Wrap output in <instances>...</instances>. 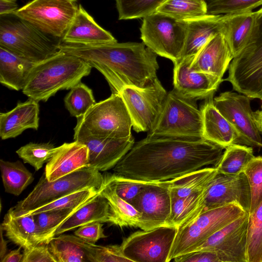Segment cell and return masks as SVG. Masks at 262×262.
Listing matches in <instances>:
<instances>
[{
    "label": "cell",
    "mask_w": 262,
    "mask_h": 262,
    "mask_svg": "<svg viewBox=\"0 0 262 262\" xmlns=\"http://www.w3.org/2000/svg\"><path fill=\"white\" fill-rule=\"evenodd\" d=\"M233 58L224 35L220 33L211 38L202 48L190 67L195 71L223 79Z\"/></svg>",
    "instance_id": "cell-21"
},
{
    "label": "cell",
    "mask_w": 262,
    "mask_h": 262,
    "mask_svg": "<svg viewBox=\"0 0 262 262\" xmlns=\"http://www.w3.org/2000/svg\"><path fill=\"white\" fill-rule=\"evenodd\" d=\"M176 262H221L214 251L197 250L180 255L173 259Z\"/></svg>",
    "instance_id": "cell-49"
},
{
    "label": "cell",
    "mask_w": 262,
    "mask_h": 262,
    "mask_svg": "<svg viewBox=\"0 0 262 262\" xmlns=\"http://www.w3.org/2000/svg\"><path fill=\"white\" fill-rule=\"evenodd\" d=\"M36 62L0 47V82L8 88L23 90Z\"/></svg>",
    "instance_id": "cell-30"
},
{
    "label": "cell",
    "mask_w": 262,
    "mask_h": 262,
    "mask_svg": "<svg viewBox=\"0 0 262 262\" xmlns=\"http://www.w3.org/2000/svg\"><path fill=\"white\" fill-rule=\"evenodd\" d=\"M64 102L71 115L77 118L84 115L96 103L92 90L81 82L70 90Z\"/></svg>",
    "instance_id": "cell-39"
},
{
    "label": "cell",
    "mask_w": 262,
    "mask_h": 262,
    "mask_svg": "<svg viewBox=\"0 0 262 262\" xmlns=\"http://www.w3.org/2000/svg\"><path fill=\"white\" fill-rule=\"evenodd\" d=\"M254 157L252 147L232 144L225 148L220 160L214 167L219 173L238 174L243 172L248 164Z\"/></svg>",
    "instance_id": "cell-34"
},
{
    "label": "cell",
    "mask_w": 262,
    "mask_h": 262,
    "mask_svg": "<svg viewBox=\"0 0 262 262\" xmlns=\"http://www.w3.org/2000/svg\"><path fill=\"white\" fill-rule=\"evenodd\" d=\"M217 173L214 167L202 168L166 182L171 196L186 197L204 189Z\"/></svg>",
    "instance_id": "cell-32"
},
{
    "label": "cell",
    "mask_w": 262,
    "mask_h": 262,
    "mask_svg": "<svg viewBox=\"0 0 262 262\" xmlns=\"http://www.w3.org/2000/svg\"><path fill=\"white\" fill-rule=\"evenodd\" d=\"M1 227L10 241L24 250L43 244L32 214L16 216L9 210Z\"/></svg>",
    "instance_id": "cell-27"
},
{
    "label": "cell",
    "mask_w": 262,
    "mask_h": 262,
    "mask_svg": "<svg viewBox=\"0 0 262 262\" xmlns=\"http://www.w3.org/2000/svg\"><path fill=\"white\" fill-rule=\"evenodd\" d=\"M2 181L6 192L19 195L34 181L32 173L19 161L0 160Z\"/></svg>",
    "instance_id": "cell-33"
},
{
    "label": "cell",
    "mask_w": 262,
    "mask_h": 262,
    "mask_svg": "<svg viewBox=\"0 0 262 262\" xmlns=\"http://www.w3.org/2000/svg\"><path fill=\"white\" fill-rule=\"evenodd\" d=\"M249 217V213H245L210 236L195 251H214L221 262H248Z\"/></svg>",
    "instance_id": "cell-16"
},
{
    "label": "cell",
    "mask_w": 262,
    "mask_h": 262,
    "mask_svg": "<svg viewBox=\"0 0 262 262\" xmlns=\"http://www.w3.org/2000/svg\"><path fill=\"white\" fill-rule=\"evenodd\" d=\"M207 187L186 197L171 196L169 225L178 228L194 217L199 212Z\"/></svg>",
    "instance_id": "cell-35"
},
{
    "label": "cell",
    "mask_w": 262,
    "mask_h": 262,
    "mask_svg": "<svg viewBox=\"0 0 262 262\" xmlns=\"http://www.w3.org/2000/svg\"><path fill=\"white\" fill-rule=\"evenodd\" d=\"M74 139L88 147L90 167L100 171L114 168L135 144L132 135L124 138L92 136L78 122L74 128Z\"/></svg>",
    "instance_id": "cell-18"
},
{
    "label": "cell",
    "mask_w": 262,
    "mask_h": 262,
    "mask_svg": "<svg viewBox=\"0 0 262 262\" xmlns=\"http://www.w3.org/2000/svg\"><path fill=\"white\" fill-rule=\"evenodd\" d=\"M141 39L157 55L173 63L182 58L187 33V21L156 12L143 18Z\"/></svg>",
    "instance_id": "cell-9"
},
{
    "label": "cell",
    "mask_w": 262,
    "mask_h": 262,
    "mask_svg": "<svg viewBox=\"0 0 262 262\" xmlns=\"http://www.w3.org/2000/svg\"><path fill=\"white\" fill-rule=\"evenodd\" d=\"M61 42L13 13L0 15V47L19 56L42 61L59 52Z\"/></svg>",
    "instance_id": "cell-4"
},
{
    "label": "cell",
    "mask_w": 262,
    "mask_h": 262,
    "mask_svg": "<svg viewBox=\"0 0 262 262\" xmlns=\"http://www.w3.org/2000/svg\"><path fill=\"white\" fill-rule=\"evenodd\" d=\"M67 43L93 46L117 42L108 31L100 27L79 5L72 23L62 37Z\"/></svg>",
    "instance_id": "cell-22"
},
{
    "label": "cell",
    "mask_w": 262,
    "mask_h": 262,
    "mask_svg": "<svg viewBox=\"0 0 262 262\" xmlns=\"http://www.w3.org/2000/svg\"><path fill=\"white\" fill-rule=\"evenodd\" d=\"M261 262H262V259H261Z\"/></svg>",
    "instance_id": "cell-55"
},
{
    "label": "cell",
    "mask_w": 262,
    "mask_h": 262,
    "mask_svg": "<svg viewBox=\"0 0 262 262\" xmlns=\"http://www.w3.org/2000/svg\"><path fill=\"white\" fill-rule=\"evenodd\" d=\"M21 262H57L48 244H40L24 250Z\"/></svg>",
    "instance_id": "cell-47"
},
{
    "label": "cell",
    "mask_w": 262,
    "mask_h": 262,
    "mask_svg": "<svg viewBox=\"0 0 262 262\" xmlns=\"http://www.w3.org/2000/svg\"><path fill=\"white\" fill-rule=\"evenodd\" d=\"M93 245L75 235L62 234L48 243L57 262H93Z\"/></svg>",
    "instance_id": "cell-28"
},
{
    "label": "cell",
    "mask_w": 262,
    "mask_h": 262,
    "mask_svg": "<svg viewBox=\"0 0 262 262\" xmlns=\"http://www.w3.org/2000/svg\"><path fill=\"white\" fill-rule=\"evenodd\" d=\"M177 230L168 225L136 231L123 240L122 253L132 262H168Z\"/></svg>",
    "instance_id": "cell-14"
},
{
    "label": "cell",
    "mask_w": 262,
    "mask_h": 262,
    "mask_svg": "<svg viewBox=\"0 0 262 262\" xmlns=\"http://www.w3.org/2000/svg\"><path fill=\"white\" fill-rule=\"evenodd\" d=\"M224 149L204 138L147 136L134 144L113 171L144 182H163L215 166Z\"/></svg>",
    "instance_id": "cell-1"
},
{
    "label": "cell",
    "mask_w": 262,
    "mask_h": 262,
    "mask_svg": "<svg viewBox=\"0 0 262 262\" xmlns=\"http://www.w3.org/2000/svg\"><path fill=\"white\" fill-rule=\"evenodd\" d=\"M89 166L88 147L74 140L56 147L52 157L47 162L45 173L47 180L52 182Z\"/></svg>",
    "instance_id": "cell-20"
},
{
    "label": "cell",
    "mask_w": 262,
    "mask_h": 262,
    "mask_svg": "<svg viewBox=\"0 0 262 262\" xmlns=\"http://www.w3.org/2000/svg\"><path fill=\"white\" fill-rule=\"evenodd\" d=\"M77 119L94 137L124 138L132 135V119L119 93H112L108 98L96 103Z\"/></svg>",
    "instance_id": "cell-10"
},
{
    "label": "cell",
    "mask_w": 262,
    "mask_h": 262,
    "mask_svg": "<svg viewBox=\"0 0 262 262\" xmlns=\"http://www.w3.org/2000/svg\"><path fill=\"white\" fill-rule=\"evenodd\" d=\"M98 193L108 201L111 211L110 224L120 228H140V213L130 204L121 198L115 190L103 181Z\"/></svg>",
    "instance_id": "cell-31"
},
{
    "label": "cell",
    "mask_w": 262,
    "mask_h": 262,
    "mask_svg": "<svg viewBox=\"0 0 262 262\" xmlns=\"http://www.w3.org/2000/svg\"><path fill=\"white\" fill-rule=\"evenodd\" d=\"M130 116L134 130L148 132L162 110L167 92L156 77L144 87L127 86L119 93Z\"/></svg>",
    "instance_id": "cell-12"
},
{
    "label": "cell",
    "mask_w": 262,
    "mask_h": 262,
    "mask_svg": "<svg viewBox=\"0 0 262 262\" xmlns=\"http://www.w3.org/2000/svg\"><path fill=\"white\" fill-rule=\"evenodd\" d=\"M78 8L72 0H32L13 14L43 33L62 39Z\"/></svg>",
    "instance_id": "cell-11"
},
{
    "label": "cell",
    "mask_w": 262,
    "mask_h": 262,
    "mask_svg": "<svg viewBox=\"0 0 262 262\" xmlns=\"http://www.w3.org/2000/svg\"><path fill=\"white\" fill-rule=\"evenodd\" d=\"M250 99L238 92L226 91L213 98V103L236 132L238 137L237 144L261 148V133Z\"/></svg>",
    "instance_id": "cell-13"
},
{
    "label": "cell",
    "mask_w": 262,
    "mask_h": 262,
    "mask_svg": "<svg viewBox=\"0 0 262 262\" xmlns=\"http://www.w3.org/2000/svg\"><path fill=\"white\" fill-rule=\"evenodd\" d=\"M1 228V244H0V259L1 261L3 259L4 257L6 254L7 252V242L4 239L3 236V229L0 227Z\"/></svg>",
    "instance_id": "cell-52"
},
{
    "label": "cell",
    "mask_w": 262,
    "mask_h": 262,
    "mask_svg": "<svg viewBox=\"0 0 262 262\" xmlns=\"http://www.w3.org/2000/svg\"><path fill=\"white\" fill-rule=\"evenodd\" d=\"M156 12L187 21L206 15L207 3L205 0H165Z\"/></svg>",
    "instance_id": "cell-36"
},
{
    "label": "cell",
    "mask_w": 262,
    "mask_h": 262,
    "mask_svg": "<svg viewBox=\"0 0 262 262\" xmlns=\"http://www.w3.org/2000/svg\"><path fill=\"white\" fill-rule=\"evenodd\" d=\"M14 250L6 254L1 262H21L23 254L20 253V248Z\"/></svg>",
    "instance_id": "cell-51"
},
{
    "label": "cell",
    "mask_w": 262,
    "mask_h": 262,
    "mask_svg": "<svg viewBox=\"0 0 262 262\" xmlns=\"http://www.w3.org/2000/svg\"><path fill=\"white\" fill-rule=\"evenodd\" d=\"M120 20L141 18L156 12L165 0H115Z\"/></svg>",
    "instance_id": "cell-40"
},
{
    "label": "cell",
    "mask_w": 262,
    "mask_h": 262,
    "mask_svg": "<svg viewBox=\"0 0 262 262\" xmlns=\"http://www.w3.org/2000/svg\"><path fill=\"white\" fill-rule=\"evenodd\" d=\"M103 181L100 171L90 166L52 182L47 180L44 172L29 195L9 210L14 216H22L73 192L88 188L99 189Z\"/></svg>",
    "instance_id": "cell-6"
},
{
    "label": "cell",
    "mask_w": 262,
    "mask_h": 262,
    "mask_svg": "<svg viewBox=\"0 0 262 262\" xmlns=\"http://www.w3.org/2000/svg\"><path fill=\"white\" fill-rule=\"evenodd\" d=\"M194 58H182L173 63V89L182 96L194 100L207 99L217 90L223 79L193 70Z\"/></svg>",
    "instance_id": "cell-19"
},
{
    "label": "cell",
    "mask_w": 262,
    "mask_h": 262,
    "mask_svg": "<svg viewBox=\"0 0 262 262\" xmlns=\"http://www.w3.org/2000/svg\"><path fill=\"white\" fill-rule=\"evenodd\" d=\"M38 102L29 98L19 102L11 111L0 114V136L2 140L13 138L27 129L39 126Z\"/></svg>",
    "instance_id": "cell-23"
},
{
    "label": "cell",
    "mask_w": 262,
    "mask_h": 262,
    "mask_svg": "<svg viewBox=\"0 0 262 262\" xmlns=\"http://www.w3.org/2000/svg\"><path fill=\"white\" fill-rule=\"evenodd\" d=\"M186 21L187 33L181 59L194 58L211 38L224 32L223 15L206 14Z\"/></svg>",
    "instance_id": "cell-24"
},
{
    "label": "cell",
    "mask_w": 262,
    "mask_h": 262,
    "mask_svg": "<svg viewBox=\"0 0 262 262\" xmlns=\"http://www.w3.org/2000/svg\"><path fill=\"white\" fill-rule=\"evenodd\" d=\"M256 11L252 34L245 48L232 59L224 80L236 92L262 100V7Z\"/></svg>",
    "instance_id": "cell-8"
},
{
    "label": "cell",
    "mask_w": 262,
    "mask_h": 262,
    "mask_svg": "<svg viewBox=\"0 0 262 262\" xmlns=\"http://www.w3.org/2000/svg\"><path fill=\"white\" fill-rule=\"evenodd\" d=\"M248 262L262 259V201L249 213L247 237Z\"/></svg>",
    "instance_id": "cell-38"
},
{
    "label": "cell",
    "mask_w": 262,
    "mask_h": 262,
    "mask_svg": "<svg viewBox=\"0 0 262 262\" xmlns=\"http://www.w3.org/2000/svg\"><path fill=\"white\" fill-rule=\"evenodd\" d=\"M93 262L130 261L123 254L121 245L99 246L93 247Z\"/></svg>",
    "instance_id": "cell-46"
},
{
    "label": "cell",
    "mask_w": 262,
    "mask_h": 262,
    "mask_svg": "<svg viewBox=\"0 0 262 262\" xmlns=\"http://www.w3.org/2000/svg\"><path fill=\"white\" fill-rule=\"evenodd\" d=\"M254 114L258 127L262 133V110H257L254 112Z\"/></svg>",
    "instance_id": "cell-53"
},
{
    "label": "cell",
    "mask_w": 262,
    "mask_h": 262,
    "mask_svg": "<svg viewBox=\"0 0 262 262\" xmlns=\"http://www.w3.org/2000/svg\"><path fill=\"white\" fill-rule=\"evenodd\" d=\"M261 110H262V105H261Z\"/></svg>",
    "instance_id": "cell-54"
},
{
    "label": "cell",
    "mask_w": 262,
    "mask_h": 262,
    "mask_svg": "<svg viewBox=\"0 0 262 262\" xmlns=\"http://www.w3.org/2000/svg\"><path fill=\"white\" fill-rule=\"evenodd\" d=\"M60 51L79 57L99 71L112 93H120L127 86L144 87L157 77V55L143 42L84 46L62 41Z\"/></svg>",
    "instance_id": "cell-2"
},
{
    "label": "cell",
    "mask_w": 262,
    "mask_h": 262,
    "mask_svg": "<svg viewBox=\"0 0 262 262\" xmlns=\"http://www.w3.org/2000/svg\"><path fill=\"white\" fill-rule=\"evenodd\" d=\"M206 1V0H205Z\"/></svg>",
    "instance_id": "cell-56"
},
{
    "label": "cell",
    "mask_w": 262,
    "mask_h": 262,
    "mask_svg": "<svg viewBox=\"0 0 262 262\" xmlns=\"http://www.w3.org/2000/svg\"><path fill=\"white\" fill-rule=\"evenodd\" d=\"M132 205L140 213L141 229L148 230L169 225L171 195L166 181L148 182Z\"/></svg>",
    "instance_id": "cell-17"
},
{
    "label": "cell",
    "mask_w": 262,
    "mask_h": 262,
    "mask_svg": "<svg viewBox=\"0 0 262 262\" xmlns=\"http://www.w3.org/2000/svg\"><path fill=\"white\" fill-rule=\"evenodd\" d=\"M92 68L79 57L60 51L34 64L22 91L38 102H46L59 91L70 90L81 82Z\"/></svg>",
    "instance_id": "cell-3"
},
{
    "label": "cell",
    "mask_w": 262,
    "mask_h": 262,
    "mask_svg": "<svg viewBox=\"0 0 262 262\" xmlns=\"http://www.w3.org/2000/svg\"><path fill=\"white\" fill-rule=\"evenodd\" d=\"M103 181L112 187L123 200L132 205L135 199L148 182L128 178L115 173H105Z\"/></svg>",
    "instance_id": "cell-44"
},
{
    "label": "cell",
    "mask_w": 262,
    "mask_h": 262,
    "mask_svg": "<svg viewBox=\"0 0 262 262\" xmlns=\"http://www.w3.org/2000/svg\"><path fill=\"white\" fill-rule=\"evenodd\" d=\"M261 5L262 0H210L207 3V15H227L251 12Z\"/></svg>",
    "instance_id": "cell-43"
},
{
    "label": "cell",
    "mask_w": 262,
    "mask_h": 262,
    "mask_svg": "<svg viewBox=\"0 0 262 262\" xmlns=\"http://www.w3.org/2000/svg\"><path fill=\"white\" fill-rule=\"evenodd\" d=\"M83 205L73 208L52 210L32 214L42 243L48 244L50 241L55 237V233L58 228Z\"/></svg>",
    "instance_id": "cell-37"
},
{
    "label": "cell",
    "mask_w": 262,
    "mask_h": 262,
    "mask_svg": "<svg viewBox=\"0 0 262 262\" xmlns=\"http://www.w3.org/2000/svg\"><path fill=\"white\" fill-rule=\"evenodd\" d=\"M111 211L107 200L98 194L66 220L57 229L59 235L77 227L94 223H110Z\"/></svg>",
    "instance_id": "cell-29"
},
{
    "label": "cell",
    "mask_w": 262,
    "mask_h": 262,
    "mask_svg": "<svg viewBox=\"0 0 262 262\" xmlns=\"http://www.w3.org/2000/svg\"><path fill=\"white\" fill-rule=\"evenodd\" d=\"M56 147L50 143H29L16 151L24 163L33 166L35 171L42 168L54 154Z\"/></svg>",
    "instance_id": "cell-41"
},
{
    "label": "cell",
    "mask_w": 262,
    "mask_h": 262,
    "mask_svg": "<svg viewBox=\"0 0 262 262\" xmlns=\"http://www.w3.org/2000/svg\"><path fill=\"white\" fill-rule=\"evenodd\" d=\"M250 203V187L244 172L234 175L217 172L206 188L199 213L231 204L237 205L249 213Z\"/></svg>",
    "instance_id": "cell-15"
},
{
    "label": "cell",
    "mask_w": 262,
    "mask_h": 262,
    "mask_svg": "<svg viewBox=\"0 0 262 262\" xmlns=\"http://www.w3.org/2000/svg\"><path fill=\"white\" fill-rule=\"evenodd\" d=\"M246 174L250 189L251 213L262 201V157H255L246 166Z\"/></svg>",
    "instance_id": "cell-45"
},
{
    "label": "cell",
    "mask_w": 262,
    "mask_h": 262,
    "mask_svg": "<svg viewBox=\"0 0 262 262\" xmlns=\"http://www.w3.org/2000/svg\"><path fill=\"white\" fill-rule=\"evenodd\" d=\"M203 138L225 149L237 144L238 137L232 126L217 110L213 103V95L207 98L202 106Z\"/></svg>",
    "instance_id": "cell-25"
},
{
    "label": "cell",
    "mask_w": 262,
    "mask_h": 262,
    "mask_svg": "<svg viewBox=\"0 0 262 262\" xmlns=\"http://www.w3.org/2000/svg\"><path fill=\"white\" fill-rule=\"evenodd\" d=\"M245 213L234 204L202 211L178 228L168 262L195 251L210 236Z\"/></svg>",
    "instance_id": "cell-5"
},
{
    "label": "cell",
    "mask_w": 262,
    "mask_h": 262,
    "mask_svg": "<svg viewBox=\"0 0 262 262\" xmlns=\"http://www.w3.org/2000/svg\"><path fill=\"white\" fill-rule=\"evenodd\" d=\"M18 9L16 0H0V15L13 13Z\"/></svg>",
    "instance_id": "cell-50"
},
{
    "label": "cell",
    "mask_w": 262,
    "mask_h": 262,
    "mask_svg": "<svg viewBox=\"0 0 262 262\" xmlns=\"http://www.w3.org/2000/svg\"><path fill=\"white\" fill-rule=\"evenodd\" d=\"M257 11L223 15V34L234 58L248 43L255 25Z\"/></svg>",
    "instance_id": "cell-26"
},
{
    "label": "cell",
    "mask_w": 262,
    "mask_h": 262,
    "mask_svg": "<svg viewBox=\"0 0 262 262\" xmlns=\"http://www.w3.org/2000/svg\"><path fill=\"white\" fill-rule=\"evenodd\" d=\"M98 194V189L95 188L83 189L63 196L22 216L52 210L75 208L88 202Z\"/></svg>",
    "instance_id": "cell-42"
},
{
    "label": "cell",
    "mask_w": 262,
    "mask_h": 262,
    "mask_svg": "<svg viewBox=\"0 0 262 262\" xmlns=\"http://www.w3.org/2000/svg\"><path fill=\"white\" fill-rule=\"evenodd\" d=\"M74 234L93 244L101 238L107 237L104 233L103 224L100 222H94L80 226L75 231Z\"/></svg>",
    "instance_id": "cell-48"
},
{
    "label": "cell",
    "mask_w": 262,
    "mask_h": 262,
    "mask_svg": "<svg viewBox=\"0 0 262 262\" xmlns=\"http://www.w3.org/2000/svg\"><path fill=\"white\" fill-rule=\"evenodd\" d=\"M195 102L173 89L168 92L161 113L147 136L204 138L202 113Z\"/></svg>",
    "instance_id": "cell-7"
}]
</instances>
